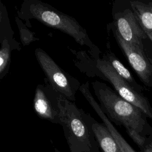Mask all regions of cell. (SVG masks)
Wrapping results in <instances>:
<instances>
[{
	"label": "cell",
	"instance_id": "obj_1",
	"mask_svg": "<svg viewBox=\"0 0 152 152\" xmlns=\"http://www.w3.org/2000/svg\"><path fill=\"white\" fill-rule=\"evenodd\" d=\"M100 106L111 122L123 126L131 138L140 148L152 133L147 125V116L141 109L122 98L106 84L98 80L91 82Z\"/></svg>",
	"mask_w": 152,
	"mask_h": 152
},
{
	"label": "cell",
	"instance_id": "obj_2",
	"mask_svg": "<svg viewBox=\"0 0 152 152\" xmlns=\"http://www.w3.org/2000/svg\"><path fill=\"white\" fill-rule=\"evenodd\" d=\"M73 62L79 71L88 77H99L109 82L122 98L141 109L152 120V107L147 99L121 78L102 56L98 49L93 52L69 49Z\"/></svg>",
	"mask_w": 152,
	"mask_h": 152
},
{
	"label": "cell",
	"instance_id": "obj_3",
	"mask_svg": "<svg viewBox=\"0 0 152 152\" xmlns=\"http://www.w3.org/2000/svg\"><path fill=\"white\" fill-rule=\"evenodd\" d=\"M17 15L25 21L28 28L31 27L30 20H36L69 35L80 45L87 46L90 52H94L99 49L91 40L86 29L75 18L42 1L24 0L17 10Z\"/></svg>",
	"mask_w": 152,
	"mask_h": 152
},
{
	"label": "cell",
	"instance_id": "obj_4",
	"mask_svg": "<svg viewBox=\"0 0 152 152\" xmlns=\"http://www.w3.org/2000/svg\"><path fill=\"white\" fill-rule=\"evenodd\" d=\"M59 125L70 152H101L94 134L85 120L82 109L59 94Z\"/></svg>",
	"mask_w": 152,
	"mask_h": 152
},
{
	"label": "cell",
	"instance_id": "obj_5",
	"mask_svg": "<svg viewBox=\"0 0 152 152\" xmlns=\"http://www.w3.org/2000/svg\"><path fill=\"white\" fill-rule=\"evenodd\" d=\"M34 55L50 85L60 95L75 102V95L81 86L80 81L60 67L42 49L37 48Z\"/></svg>",
	"mask_w": 152,
	"mask_h": 152
},
{
	"label": "cell",
	"instance_id": "obj_6",
	"mask_svg": "<svg viewBox=\"0 0 152 152\" xmlns=\"http://www.w3.org/2000/svg\"><path fill=\"white\" fill-rule=\"evenodd\" d=\"M112 14L113 21L110 24L119 36L125 42L144 51L143 40L147 36L138 21L131 5L129 7H123L119 1H115Z\"/></svg>",
	"mask_w": 152,
	"mask_h": 152
},
{
	"label": "cell",
	"instance_id": "obj_7",
	"mask_svg": "<svg viewBox=\"0 0 152 152\" xmlns=\"http://www.w3.org/2000/svg\"><path fill=\"white\" fill-rule=\"evenodd\" d=\"M0 80L9 72L13 50H20L21 43L14 37L6 7L0 1Z\"/></svg>",
	"mask_w": 152,
	"mask_h": 152
},
{
	"label": "cell",
	"instance_id": "obj_8",
	"mask_svg": "<svg viewBox=\"0 0 152 152\" xmlns=\"http://www.w3.org/2000/svg\"><path fill=\"white\" fill-rule=\"evenodd\" d=\"M43 84L36 86L33 107L37 115L43 119L59 124V94L45 78Z\"/></svg>",
	"mask_w": 152,
	"mask_h": 152
},
{
	"label": "cell",
	"instance_id": "obj_9",
	"mask_svg": "<svg viewBox=\"0 0 152 152\" xmlns=\"http://www.w3.org/2000/svg\"><path fill=\"white\" fill-rule=\"evenodd\" d=\"M107 28L112 31L120 49L139 78L144 84H149L152 76V65L144 51L125 42L110 23L107 24Z\"/></svg>",
	"mask_w": 152,
	"mask_h": 152
},
{
	"label": "cell",
	"instance_id": "obj_10",
	"mask_svg": "<svg viewBox=\"0 0 152 152\" xmlns=\"http://www.w3.org/2000/svg\"><path fill=\"white\" fill-rule=\"evenodd\" d=\"M83 115L93 130L100 150L103 152H122L104 124L98 122L89 113L82 109Z\"/></svg>",
	"mask_w": 152,
	"mask_h": 152
},
{
	"label": "cell",
	"instance_id": "obj_11",
	"mask_svg": "<svg viewBox=\"0 0 152 152\" xmlns=\"http://www.w3.org/2000/svg\"><path fill=\"white\" fill-rule=\"evenodd\" d=\"M87 101L89 104L92 107L93 110L97 113V115L103 121V124L108 128L109 131L118 144L121 151L122 152H137L135 150L129 145V144L125 140L122 135L118 131L112 123L107 118L104 113L102 110L99 103L95 100L93 95H89L86 98Z\"/></svg>",
	"mask_w": 152,
	"mask_h": 152
},
{
	"label": "cell",
	"instance_id": "obj_12",
	"mask_svg": "<svg viewBox=\"0 0 152 152\" xmlns=\"http://www.w3.org/2000/svg\"><path fill=\"white\" fill-rule=\"evenodd\" d=\"M131 7L144 30L152 31V4L129 1Z\"/></svg>",
	"mask_w": 152,
	"mask_h": 152
},
{
	"label": "cell",
	"instance_id": "obj_13",
	"mask_svg": "<svg viewBox=\"0 0 152 152\" xmlns=\"http://www.w3.org/2000/svg\"><path fill=\"white\" fill-rule=\"evenodd\" d=\"M102 57L110 64L121 78H122L134 89L140 92L141 88L140 86L136 83L129 71L116 58L113 52L110 50H107L103 55Z\"/></svg>",
	"mask_w": 152,
	"mask_h": 152
},
{
	"label": "cell",
	"instance_id": "obj_14",
	"mask_svg": "<svg viewBox=\"0 0 152 152\" xmlns=\"http://www.w3.org/2000/svg\"><path fill=\"white\" fill-rule=\"evenodd\" d=\"M15 21L18 27L21 43L23 46H28L32 42L39 40L35 36V33L31 31L18 16L15 17Z\"/></svg>",
	"mask_w": 152,
	"mask_h": 152
},
{
	"label": "cell",
	"instance_id": "obj_15",
	"mask_svg": "<svg viewBox=\"0 0 152 152\" xmlns=\"http://www.w3.org/2000/svg\"><path fill=\"white\" fill-rule=\"evenodd\" d=\"M140 150V152H152V133L147 137Z\"/></svg>",
	"mask_w": 152,
	"mask_h": 152
},
{
	"label": "cell",
	"instance_id": "obj_16",
	"mask_svg": "<svg viewBox=\"0 0 152 152\" xmlns=\"http://www.w3.org/2000/svg\"><path fill=\"white\" fill-rule=\"evenodd\" d=\"M144 31L145 34L147 35V37L149 38L151 40V41L152 42V31H148V30H144Z\"/></svg>",
	"mask_w": 152,
	"mask_h": 152
},
{
	"label": "cell",
	"instance_id": "obj_17",
	"mask_svg": "<svg viewBox=\"0 0 152 152\" xmlns=\"http://www.w3.org/2000/svg\"><path fill=\"white\" fill-rule=\"evenodd\" d=\"M55 152H61V151H59L58 150H57L56 148H55Z\"/></svg>",
	"mask_w": 152,
	"mask_h": 152
}]
</instances>
